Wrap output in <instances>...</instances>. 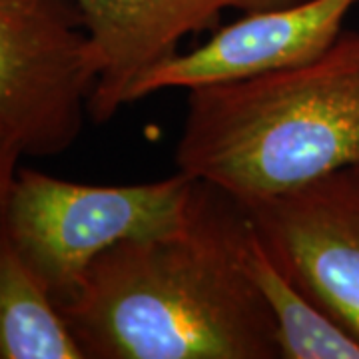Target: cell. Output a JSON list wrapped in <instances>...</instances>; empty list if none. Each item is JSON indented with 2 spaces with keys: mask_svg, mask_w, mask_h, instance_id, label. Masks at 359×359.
<instances>
[{
  "mask_svg": "<svg viewBox=\"0 0 359 359\" xmlns=\"http://www.w3.org/2000/svg\"><path fill=\"white\" fill-rule=\"evenodd\" d=\"M245 222L242 205L204 184L188 226L102 252L60 308L84 359H282L242 266Z\"/></svg>",
  "mask_w": 359,
  "mask_h": 359,
  "instance_id": "cell-1",
  "label": "cell"
},
{
  "mask_svg": "<svg viewBox=\"0 0 359 359\" xmlns=\"http://www.w3.org/2000/svg\"><path fill=\"white\" fill-rule=\"evenodd\" d=\"M188 92L176 168L238 204L359 166V30L304 65Z\"/></svg>",
  "mask_w": 359,
  "mask_h": 359,
  "instance_id": "cell-2",
  "label": "cell"
},
{
  "mask_svg": "<svg viewBox=\"0 0 359 359\" xmlns=\"http://www.w3.org/2000/svg\"><path fill=\"white\" fill-rule=\"evenodd\" d=\"M202 188L204 182L182 172L148 184L88 186L20 168L4 228L60 309L74 297L90 264L108 248L188 226Z\"/></svg>",
  "mask_w": 359,
  "mask_h": 359,
  "instance_id": "cell-3",
  "label": "cell"
},
{
  "mask_svg": "<svg viewBox=\"0 0 359 359\" xmlns=\"http://www.w3.org/2000/svg\"><path fill=\"white\" fill-rule=\"evenodd\" d=\"M98 70L70 0H0V122L25 156L60 154L76 142Z\"/></svg>",
  "mask_w": 359,
  "mask_h": 359,
  "instance_id": "cell-4",
  "label": "cell"
},
{
  "mask_svg": "<svg viewBox=\"0 0 359 359\" xmlns=\"http://www.w3.org/2000/svg\"><path fill=\"white\" fill-rule=\"evenodd\" d=\"M242 208L278 268L359 341V166Z\"/></svg>",
  "mask_w": 359,
  "mask_h": 359,
  "instance_id": "cell-5",
  "label": "cell"
},
{
  "mask_svg": "<svg viewBox=\"0 0 359 359\" xmlns=\"http://www.w3.org/2000/svg\"><path fill=\"white\" fill-rule=\"evenodd\" d=\"M359 0H302L292 6L245 13L200 48L176 54L138 80L130 104L160 90L204 88L304 65L344 32Z\"/></svg>",
  "mask_w": 359,
  "mask_h": 359,
  "instance_id": "cell-6",
  "label": "cell"
},
{
  "mask_svg": "<svg viewBox=\"0 0 359 359\" xmlns=\"http://www.w3.org/2000/svg\"><path fill=\"white\" fill-rule=\"evenodd\" d=\"M98 56L88 114L106 122L130 104L144 74L178 54L186 36L216 30L226 11L257 13L302 0H70Z\"/></svg>",
  "mask_w": 359,
  "mask_h": 359,
  "instance_id": "cell-7",
  "label": "cell"
},
{
  "mask_svg": "<svg viewBox=\"0 0 359 359\" xmlns=\"http://www.w3.org/2000/svg\"><path fill=\"white\" fill-rule=\"evenodd\" d=\"M240 257L278 327L282 359H359V341L321 311L271 259L248 216Z\"/></svg>",
  "mask_w": 359,
  "mask_h": 359,
  "instance_id": "cell-8",
  "label": "cell"
},
{
  "mask_svg": "<svg viewBox=\"0 0 359 359\" xmlns=\"http://www.w3.org/2000/svg\"><path fill=\"white\" fill-rule=\"evenodd\" d=\"M0 359H84L58 306L0 224Z\"/></svg>",
  "mask_w": 359,
  "mask_h": 359,
  "instance_id": "cell-9",
  "label": "cell"
},
{
  "mask_svg": "<svg viewBox=\"0 0 359 359\" xmlns=\"http://www.w3.org/2000/svg\"><path fill=\"white\" fill-rule=\"evenodd\" d=\"M25 156L20 144L16 142L6 126L0 122V224L4 222L8 196L13 190L14 178L20 170V158Z\"/></svg>",
  "mask_w": 359,
  "mask_h": 359,
  "instance_id": "cell-10",
  "label": "cell"
}]
</instances>
